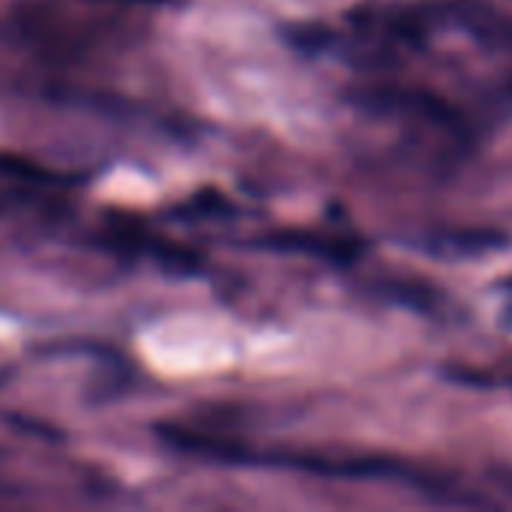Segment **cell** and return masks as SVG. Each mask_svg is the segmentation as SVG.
<instances>
[{"label": "cell", "instance_id": "6da1fadb", "mask_svg": "<svg viewBox=\"0 0 512 512\" xmlns=\"http://www.w3.org/2000/svg\"><path fill=\"white\" fill-rule=\"evenodd\" d=\"M261 243L279 252H300V255L330 261V264H354L363 255V243L351 237H327V234H309V231H282V234L264 237Z\"/></svg>", "mask_w": 512, "mask_h": 512}, {"label": "cell", "instance_id": "7a4b0ae2", "mask_svg": "<svg viewBox=\"0 0 512 512\" xmlns=\"http://www.w3.org/2000/svg\"><path fill=\"white\" fill-rule=\"evenodd\" d=\"M504 243H507V240H504L501 234L471 228V231H450V234L435 237L432 249H438V255H456V258L471 255V258H474V255L492 252L495 246H504Z\"/></svg>", "mask_w": 512, "mask_h": 512}, {"label": "cell", "instance_id": "3957f363", "mask_svg": "<svg viewBox=\"0 0 512 512\" xmlns=\"http://www.w3.org/2000/svg\"><path fill=\"white\" fill-rule=\"evenodd\" d=\"M510 288H512V282H510Z\"/></svg>", "mask_w": 512, "mask_h": 512}]
</instances>
